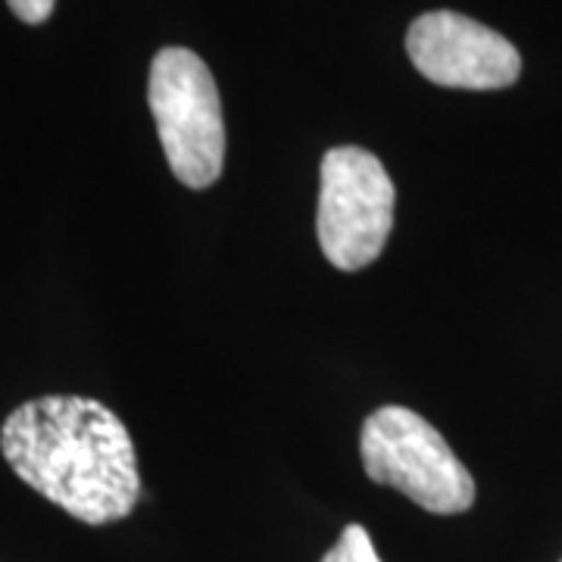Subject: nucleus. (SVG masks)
Listing matches in <instances>:
<instances>
[{
	"label": "nucleus",
	"instance_id": "20e7f679",
	"mask_svg": "<svg viewBox=\"0 0 562 562\" xmlns=\"http://www.w3.org/2000/svg\"><path fill=\"white\" fill-rule=\"evenodd\" d=\"M394 181L362 147H331L322 157L316 235L325 260L344 272L382 257L394 228Z\"/></svg>",
	"mask_w": 562,
	"mask_h": 562
},
{
	"label": "nucleus",
	"instance_id": "f257e3e1",
	"mask_svg": "<svg viewBox=\"0 0 562 562\" xmlns=\"http://www.w3.org/2000/svg\"><path fill=\"white\" fill-rule=\"evenodd\" d=\"M0 450L32 491L85 525L120 522L140 497L132 435L101 401L54 394L22 403L0 428Z\"/></svg>",
	"mask_w": 562,
	"mask_h": 562
},
{
	"label": "nucleus",
	"instance_id": "7ed1b4c3",
	"mask_svg": "<svg viewBox=\"0 0 562 562\" xmlns=\"http://www.w3.org/2000/svg\"><path fill=\"white\" fill-rule=\"evenodd\" d=\"M147 103L172 176L210 188L225 162V122L210 66L188 47H162L150 63Z\"/></svg>",
	"mask_w": 562,
	"mask_h": 562
},
{
	"label": "nucleus",
	"instance_id": "423d86ee",
	"mask_svg": "<svg viewBox=\"0 0 562 562\" xmlns=\"http://www.w3.org/2000/svg\"><path fill=\"white\" fill-rule=\"evenodd\" d=\"M322 562H382V557L362 525H347L338 543L322 557Z\"/></svg>",
	"mask_w": 562,
	"mask_h": 562
},
{
	"label": "nucleus",
	"instance_id": "f03ea898",
	"mask_svg": "<svg viewBox=\"0 0 562 562\" xmlns=\"http://www.w3.org/2000/svg\"><path fill=\"white\" fill-rule=\"evenodd\" d=\"M366 475L435 513L457 516L475 503V482L431 422L406 406L375 409L360 435Z\"/></svg>",
	"mask_w": 562,
	"mask_h": 562
},
{
	"label": "nucleus",
	"instance_id": "39448f33",
	"mask_svg": "<svg viewBox=\"0 0 562 562\" xmlns=\"http://www.w3.org/2000/svg\"><path fill=\"white\" fill-rule=\"evenodd\" d=\"M406 54L425 79L443 88L497 91L522 72V57L509 41L453 10H435L413 22Z\"/></svg>",
	"mask_w": 562,
	"mask_h": 562
},
{
	"label": "nucleus",
	"instance_id": "0eeeda50",
	"mask_svg": "<svg viewBox=\"0 0 562 562\" xmlns=\"http://www.w3.org/2000/svg\"><path fill=\"white\" fill-rule=\"evenodd\" d=\"M7 3H10V10H13L22 22H29V25H41L44 20H50V13H54V7H57V0H7Z\"/></svg>",
	"mask_w": 562,
	"mask_h": 562
}]
</instances>
